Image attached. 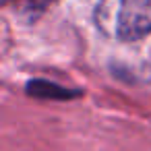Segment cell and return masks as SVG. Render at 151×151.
Wrapping results in <instances>:
<instances>
[{"mask_svg": "<svg viewBox=\"0 0 151 151\" xmlns=\"http://www.w3.org/2000/svg\"><path fill=\"white\" fill-rule=\"evenodd\" d=\"M116 31L126 42L147 35L151 31V0H120Z\"/></svg>", "mask_w": 151, "mask_h": 151, "instance_id": "cell-1", "label": "cell"}, {"mask_svg": "<svg viewBox=\"0 0 151 151\" xmlns=\"http://www.w3.org/2000/svg\"><path fill=\"white\" fill-rule=\"evenodd\" d=\"M11 2L19 13H25V15H40L42 11H46L54 0H6Z\"/></svg>", "mask_w": 151, "mask_h": 151, "instance_id": "cell-2", "label": "cell"}]
</instances>
